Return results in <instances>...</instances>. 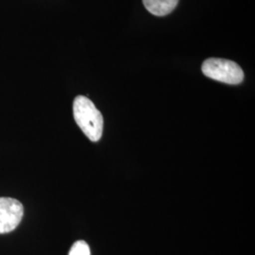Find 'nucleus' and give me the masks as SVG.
I'll use <instances>...</instances> for the list:
<instances>
[{
    "label": "nucleus",
    "instance_id": "f257e3e1",
    "mask_svg": "<svg viewBox=\"0 0 255 255\" xmlns=\"http://www.w3.org/2000/svg\"><path fill=\"white\" fill-rule=\"evenodd\" d=\"M74 119L83 133L93 142L102 136L103 118L101 112L88 98L78 96L73 102Z\"/></svg>",
    "mask_w": 255,
    "mask_h": 255
},
{
    "label": "nucleus",
    "instance_id": "f03ea898",
    "mask_svg": "<svg viewBox=\"0 0 255 255\" xmlns=\"http://www.w3.org/2000/svg\"><path fill=\"white\" fill-rule=\"evenodd\" d=\"M201 71L207 78L227 84H239L244 80L242 68L237 63L225 59L209 58L205 60Z\"/></svg>",
    "mask_w": 255,
    "mask_h": 255
},
{
    "label": "nucleus",
    "instance_id": "7ed1b4c3",
    "mask_svg": "<svg viewBox=\"0 0 255 255\" xmlns=\"http://www.w3.org/2000/svg\"><path fill=\"white\" fill-rule=\"evenodd\" d=\"M24 216V207L12 198H0V234H8L17 228Z\"/></svg>",
    "mask_w": 255,
    "mask_h": 255
},
{
    "label": "nucleus",
    "instance_id": "20e7f679",
    "mask_svg": "<svg viewBox=\"0 0 255 255\" xmlns=\"http://www.w3.org/2000/svg\"><path fill=\"white\" fill-rule=\"evenodd\" d=\"M179 0H143V4L150 13L156 16H165L173 11Z\"/></svg>",
    "mask_w": 255,
    "mask_h": 255
},
{
    "label": "nucleus",
    "instance_id": "39448f33",
    "mask_svg": "<svg viewBox=\"0 0 255 255\" xmlns=\"http://www.w3.org/2000/svg\"><path fill=\"white\" fill-rule=\"evenodd\" d=\"M69 255H91L90 248L84 241H77L71 248Z\"/></svg>",
    "mask_w": 255,
    "mask_h": 255
}]
</instances>
